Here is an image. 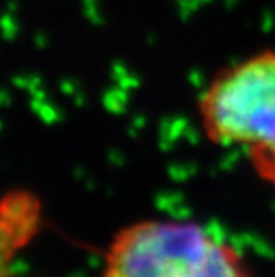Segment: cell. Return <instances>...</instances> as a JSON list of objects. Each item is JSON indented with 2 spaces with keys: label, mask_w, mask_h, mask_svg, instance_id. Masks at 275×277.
<instances>
[{
  "label": "cell",
  "mask_w": 275,
  "mask_h": 277,
  "mask_svg": "<svg viewBox=\"0 0 275 277\" xmlns=\"http://www.w3.org/2000/svg\"><path fill=\"white\" fill-rule=\"evenodd\" d=\"M104 277H248L231 243L196 222L143 220L120 229Z\"/></svg>",
  "instance_id": "cell-2"
},
{
  "label": "cell",
  "mask_w": 275,
  "mask_h": 277,
  "mask_svg": "<svg viewBox=\"0 0 275 277\" xmlns=\"http://www.w3.org/2000/svg\"><path fill=\"white\" fill-rule=\"evenodd\" d=\"M198 113L213 143L241 152L275 186V49L221 68L202 91Z\"/></svg>",
  "instance_id": "cell-1"
},
{
  "label": "cell",
  "mask_w": 275,
  "mask_h": 277,
  "mask_svg": "<svg viewBox=\"0 0 275 277\" xmlns=\"http://www.w3.org/2000/svg\"><path fill=\"white\" fill-rule=\"evenodd\" d=\"M39 227V208L32 197L15 195L0 204V277H16L13 259Z\"/></svg>",
  "instance_id": "cell-3"
}]
</instances>
